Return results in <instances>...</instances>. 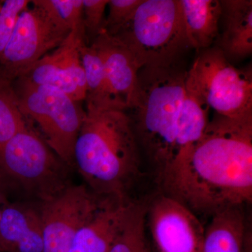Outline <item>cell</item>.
<instances>
[{
    "label": "cell",
    "instance_id": "4",
    "mask_svg": "<svg viewBox=\"0 0 252 252\" xmlns=\"http://www.w3.org/2000/svg\"><path fill=\"white\" fill-rule=\"evenodd\" d=\"M69 165L28 125L0 147V187L21 202L41 204L72 185Z\"/></svg>",
    "mask_w": 252,
    "mask_h": 252
},
{
    "label": "cell",
    "instance_id": "27",
    "mask_svg": "<svg viewBox=\"0 0 252 252\" xmlns=\"http://www.w3.org/2000/svg\"><path fill=\"white\" fill-rule=\"evenodd\" d=\"M9 203L8 200V196L4 191L1 187H0V220H1V215L5 206Z\"/></svg>",
    "mask_w": 252,
    "mask_h": 252
},
{
    "label": "cell",
    "instance_id": "24",
    "mask_svg": "<svg viewBox=\"0 0 252 252\" xmlns=\"http://www.w3.org/2000/svg\"><path fill=\"white\" fill-rule=\"evenodd\" d=\"M29 0H0V59L20 14L31 4Z\"/></svg>",
    "mask_w": 252,
    "mask_h": 252
},
{
    "label": "cell",
    "instance_id": "12",
    "mask_svg": "<svg viewBox=\"0 0 252 252\" xmlns=\"http://www.w3.org/2000/svg\"><path fill=\"white\" fill-rule=\"evenodd\" d=\"M0 252H44V235L39 205L9 203L0 220Z\"/></svg>",
    "mask_w": 252,
    "mask_h": 252
},
{
    "label": "cell",
    "instance_id": "26",
    "mask_svg": "<svg viewBox=\"0 0 252 252\" xmlns=\"http://www.w3.org/2000/svg\"><path fill=\"white\" fill-rule=\"evenodd\" d=\"M243 252H252V234L250 229H247L244 242Z\"/></svg>",
    "mask_w": 252,
    "mask_h": 252
},
{
    "label": "cell",
    "instance_id": "20",
    "mask_svg": "<svg viewBox=\"0 0 252 252\" xmlns=\"http://www.w3.org/2000/svg\"><path fill=\"white\" fill-rule=\"evenodd\" d=\"M147 206L129 201L120 230L109 252H153L146 235Z\"/></svg>",
    "mask_w": 252,
    "mask_h": 252
},
{
    "label": "cell",
    "instance_id": "10",
    "mask_svg": "<svg viewBox=\"0 0 252 252\" xmlns=\"http://www.w3.org/2000/svg\"><path fill=\"white\" fill-rule=\"evenodd\" d=\"M153 252H200L205 228L179 200L160 194L147 207Z\"/></svg>",
    "mask_w": 252,
    "mask_h": 252
},
{
    "label": "cell",
    "instance_id": "22",
    "mask_svg": "<svg viewBox=\"0 0 252 252\" xmlns=\"http://www.w3.org/2000/svg\"><path fill=\"white\" fill-rule=\"evenodd\" d=\"M56 24L69 32L84 29L83 0H34Z\"/></svg>",
    "mask_w": 252,
    "mask_h": 252
},
{
    "label": "cell",
    "instance_id": "21",
    "mask_svg": "<svg viewBox=\"0 0 252 252\" xmlns=\"http://www.w3.org/2000/svg\"><path fill=\"white\" fill-rule=\"evenodd\" d=\"M27 126L12 82L0 77V147Z\"/></svg>",
    "mask_w": 252,
    "mask_h": 252
},
{
    "label": "cell",
    "instance_id": "9",
    "mask_svg": "<svg viewBox=\"0 0 252 252\" xmlns=\"http://www.w3.org/2000/svg\"><path fill=\"white\" fill-rule=\"evenodd\" d=\"M108 199L99 196L85 185H71L55 198L39 204L44 252H69L77 232Z\"/></svg>",
    "mask_w": 252,
    "mask_h": 252
},
{
    "label": "cell",
    "instance_id": "19",
    "mask_svg": "<svg viewBox=\"0 0 252 252\" xmlns=\"http://www.w3.org/2000/svg\"><path fill=\"white\" fill-rule=\"evenodd\" d=\"M80 56L86 77V110L107 109L126 110L113 94L103 62L94 46L86 42L83 43L80 47Z\"/></svg>",
    "mask_w": 252,
    "mask_h": 252
},
{
    "label": "cell",
    "instance_id": "11",
    "mask_svg": "<svg viewBox=\"0 0 252 252\" xmlns=\"http://www.w3.org/2000/svg\"><path fill=\"white\" fill-rule=\"evenodd\" d=\"M84 42V29L71 31L59 47L41 58L22 77L36 85L59 89L77 102L85 100L86 77L80 56Z\"/></svg>",
    "mask_w": 252,
    "mask_h": 252
},
{
    "label": "cell",
    "instance_id": "25",
    "mask_svg": "<svg viewBox=\"0 0 252 252\" xmlns=\"http://www.w3.org/2000/svg\"><path fill=\"white\" fill-rule=\"evenodd\" d=\"M109 0H83V24L86 40L93 42L102 31Z\"/></svg>",
    "mask_w": 252,
    "mask_h": 252
},
{
    "label": "cell",
    "instance_id": "14",
    "mask_svg": "<svg viewBox=\"0 0 252 252\" xmlns=\"http://www.w3.org/2000/svg\"><path fill=\"white\" fill-rule=\"evenodd\" d=\"M223 32L217 47L229 62L248 57L252 53V0H223Z\"/></svg>",
    "mask_w": 252,
    "mask_h": 252
},
{
    "label": "cell",
    "instance_id": "1",
    "mask_svg": "<svg viewBox=\"0 0 252 252\" xmlns=\"http://www.w3.org/2000/svg\"><path fill=\"white\" fill-rule=\"evenodd\" d=\"M161 189L194 213L211 217L251 203L252 117L216 114Z\"/></svg>",
    "mask_w": 252,
    "mask_h": 252
},
{
    "label": "cell",
    "instance_id": "7",
    "mask_svg": "<svg viewBox=\"0 0 252 252\" xmlns=\"http://www.w3.org/2000/svg\"><path fill=\"white\" fill-rule=\"evenodd\" d=\"M199 94L217 114L252 117V71L235 67L217 46L204 49L187 72Z\"/></svg>",
    "mask_w": 252,
    "mask_h": 252
},
{
    "label": "cell",
    "instance_id": "16",
    "mask_svg": "<svg viewBox=\"0 0 252 252\" xmlns=\"http://www.w3.org/2000/svg\"><path fill=\"white\" fill-rule=\"evenodd\" d=\"M187 38L191 48H210L219 36L221 4L219 0H180Z\"/></svg>",
    "mask_w": 252,
    "mask_h": 252
},
{
    "label": "cell",
    "instance_id": "17",
    "mask_svg": "<svg viewBox=\"0 0 252 252\" xmlns=\"http://www.w3.org/2000/svg\"><path fill=\"white\" fill-rule=\"evenodd\" d=\"M210 109L193 82L187 76L185 97L179 117L177 160L173 169L188 154L203 135L210 122Z\"/></svg>",
    "mask_w": 252,
    "mask_h": 252
},
{
    "label": "cell",
    "instance_id": "8",
    "mask_svg": "<svg viewBox=\"0 0 252 252\" xmlns=\"http://www.w3.org/2000/svg\"><path fill=\"white\" fill-rule=\"evenodd\" d=\"M31 4L18 16L0 59V77L11 82L59 47L70 32L56 24L41 8Z\"/></svg>",
    "mask_w": 252,
    "mask_h": 252
},
{
    "label": "cell",
    "instance_id": "18",
    "mask_svg": "<svg viewBox=\"0 0 252 252\" xmlns=\"http://www.w3.org/2000/svg\"><path fill=\"white\" fill-rule=\"evenodd\" d=\"M247 229L243 207L219 212L205 228L200 252H243Z\"/></svg>",
    "mask_w": 252,
    "mask_h": 252
},
{
    "label": "cell",
    "instance_id": "2",
    "mask_svg": "<svg viewBox=\"0 0 252 252\" xmlns=\"http://www.w3.org/2000/svg\"><path fill=\"white\" fill-rule=\"evenodd\" d=\"M73 154V165L99 196L128 201L140 172L130 116L120 109L86 111Z\"/></svg>",
    "mask_w": 252,
    "mask_h": 252
},
{
    "label": "cell",
    "instance_id": "3",
    "mask_svg": "<svg viewBox=\"0 0 252 252\" xmlns=\"http://www.w3.org/2000/svg\"><path fill=\"white\" fill-rule=\"evenodd\" d=\"M187 72L178 64L145 67L138 73L130 109L132 127L161 187L177 160L179 117L185 97Z\"/></svg>",
    "mask_w": 252,
    "mask_h": 252
},
{
    "label": "cell",
    "instance_id": "6",
    "mask_svg": "<svg viewBox=\"0 0 252 252\" xmlns=\"http://www.w3.org/2000/svg\"><path fill=\"white\" fill-rule=\"evenodd\" d=\"M21 112L31 127L69 167L74 145L86 119L80 102L49 86L36 85L21 77L12 82Z\"/></svg>",
    "mask_w": 252,
    "mask_h": 252
},
{
    "label": "cell",
    "instance_id": "5",
    "mask_svg": "<svg viewBox=\"0 0 252 252\" xmlns=\"http://www.w3.org/2000/svg\"><path fill=\"white\" fill-rule=\"evenodd\" d=\"M114 37L130 50L141 68L175 65L191 48L180 0H144Z\"/></svg>",
    "mask_w": 252,
    "mask_h": 252
},
{
    "label": "cell",
    "instance_id": "23",
    "mask_svg": "<svg viewBox=\"0 0 252 252\" xmlns=\"http://www.w3.org/2000/svg\"><path fill=\"white\" fill-rule=\"evenodd\" d=\"M144 0H109V14L104 19L102 31L114 36L125 27Z\"/></svg>",
    "mask_w": 252,
    "mask_h": 252
},
{
    "label": "cell",
    "instance_id": "15",
    "mask_svg": "<svg viewBox=\"0 0 252 252\" xmlns=\"http://www.w3.org/2000/svg\"><path fill=\"white\" fill-rule=\"evenodd\" d=\"M129 201L108 199L77 232L69 252H109L122 226Z\"/></svg>",
    "mask_w": 252,
    "mask_h": 252
},
{
    "label": "cell",
    "instance_id": "13",
    "mask_svg": "<svg viewBox=\"0 0 252 252\" xmlns=\"http://www.w3.org/2000/svg\"><path fill=\"white\" fill-rule=\"evenodd\" d=\"M91 45L94 46L103 62L113 94L127 109L133 102L141 69L130 50L114 36L102 31Z\"/></svg>",
    "mask_w": 252,
    "mask_h": 252
}]
</instances>
